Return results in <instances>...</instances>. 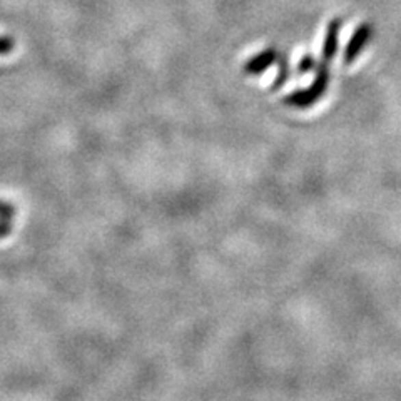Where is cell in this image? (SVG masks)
<instances>
[{"label":"cell","instance_id":"8","mask_svg":"<svg viewBox=\"0 0 401 401\" xmlns=\"http://www.w3.org/2000/svg\"><path fill=\"white\" fill-rule=\"evenodd\" d=\"M14 213H15V209L12 206H10L9 203H5V200H0V219H7V221H10V219L14 218Z\"/></svg>","mask_w":401,"mask_h":401},{"label":"cell","instance_id":"7","mask_svg":"<svg viewBox=\"0 0 401 401\" xmlns=\"http://www.w3.org/2000/svg\"><path fill=\"white\" fill-rule=\"evenodd\" d=\"M15 49V40L9 36H0V55H10Z\"/></svg>","mask_w":401,"mask_h":401},{"label":"cell","instance_id":"5","mask_svg":"<svg viewBox=\"0 0 401 401\" xmlns=\"http://www.w3.org/2000/svg\"><path fill=\"white\" fill-rule=\"evenodd\" d=\"M278 64H279L278 75H276V79H274V84L271 86L272 90H276V89H279V87L285 86L287 77H289V66H287V59L285 57V55H281V57L278 59Z\"/></svg>","mask_w":401,"mask_h":401},{"label":"cell","instance_id":"4","mask_svg":"<svg viewBox=\"0 0 401 401\" xmlns=\"http://www.w3.org/2000/svg\"><path fill=\"white\" fill-rule=\"evenodd\" d=\"M343 21L341 18H335L330 22L326 30V37H324L323 44V62L330 64L335 59L336 51H338V42H339V30H341Z\"/></svg>","mask_w":401,"mask_h":401},{"label":"cell","instance_id":"6","mask_svg":"<svg viewBox=\"0 0 401 401\" xmlns=\"http://www.w3.org/2000/svg\"><path fill=\"white\" fill-rule=\"evenodd\" d=\"M316 60L313 55L306 54L305 57L300 60V64H298V72L300 74H306V72H311V70H316Z\"/></svg>","mask_w":401,"mask_h":401},{"label":"cell","instance_id":"3","mask_svg":"<svg viewBox=\"0 0 401 401\" xmlns=\"http://www.w3.org/2000/svg\"><path fill=\"white\" fill-rule=\"evenodd\" d=\"M279 59L278 55V51L276 49H264L263 52H259L258 55H255V57H251L246 62L244 66V72L248 75H258L261 72H264L268 69V67H271L272 64L276 62V60Z\"/></svg>","mask_w":401,"mask_h":401},{"label":"cell","instance_id":"2","mask_svg":"<svg viewBox=\"0 0 401 401\" xmlns=\"http://www.w3.org/2000/svg\"><path fill=\"white\" fill-rule=\"evenodd\" d=\"M373 36V29L370 24H361L358 25V29L354 30V34L351 36V40L348 42L346 49H344V55H343V62L344 64H351L354 59L358 57L359 52L366 47V44L370 42Z\"/></svg>","mask_w":401,"mask_h":401},{"label":"cell","instance_id":"1","mask_svg":"<svg viewBox=\"0 0 401 401\" xmlns=\"http://www.w3.org/2000/svg\"><path fill=\"white\" fill-rule=\"evenodd\" d=\"M328 84H330V69H328L326 62H321L320 66L316 67V77L315 81H313V84L309 86L308 89L291 92L289 96L285 97V104L296 109L311 107L316 101H320L321 97L324 96Z\"/></svg>","mask_w":401,"mask_h":401}]
</instances>
